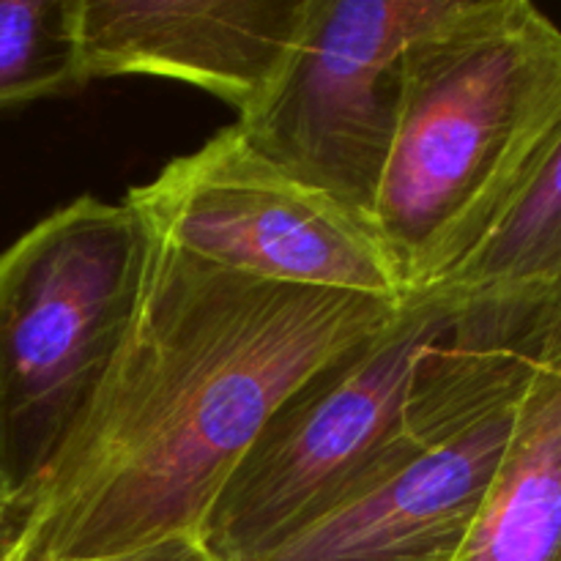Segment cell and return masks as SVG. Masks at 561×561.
Instances as JSON below:
<instances>
[{"mask_svg": "<svg viewBox=\"0 0 561 561\" xmlns=\"http://www.w3.org/2000/svg\"><path fill=\"white\" fill-rule=\"evenodd\" d=\"M126 203L159 241L228 272L387 301L409 296L370 219L263 157L236 124L131 186Z\"/></svg>", "mask_w": 561, "mask_h": 561, "instance_id": "8992f818", "label": "cell"}, {"mask_svg": "<svg viewBox=\"0 0 561 561\" xmlns=\"http://www.w3.org/2000/svg\"><path fill=\"white\" fill-rule=\"evenodd\" d=\"M85 85L75 0H0V110Z\"/></svg>", "mask_w": 561, "mask_h": 561, "instance_id": "8fae6325", "label": "cell"}, {"mask_svg": "<svg viewBox=\"0 0 561 561\" xmlns=\"http://www.w3.org/2000/svg\"><path fill=\"white\" fill-rule=\"evenodd\" d=\"M9 529H11V510L0 502V546H3L5 537H9Z\"/></svg>", "mask_w": 561, "mask_h": 561, "instance_id": "4fadbf2b", "label": "cell"}, {"mask_svg": "<svg viewBox=\"0 0 561 561\" xmlns=\"http://www.w3.org/2000/svg\"><path fill=\"white\" fill-rule=\"evenodd\" d=\"M447 0H307L277 82L236 121L266 159L373 222L405 47Z\"/></svg>", "mask_w": 561, "mask_h": 561, "instance_id": "52a82bcc", "label": "cell"}, {"mask_svg": "<svg viewBox=\"0 0 561 561\" xmlns=\"http://www.w3.org/2000/svg\"><path fill=\"white\" fill-rule=\"evenodd\" d=\"M561 301H463L381 458L261 561H455L513 444Z\"/></svg>", "mask_w": 561, "mask_h": 561, "instance_id": "3957f363", "label": "cell"}, {"mask_svg": "<svg viewBox=\"0 0 561 561\" xmlns=\"http://www.w3.org/2000/svg\"><path fill=\"white\" fill-rule=\"evenodd\" d=\"M148 230L75 197L0 252V502L11 520L102 383L135 312Z\"/></svg>", "mask_w": 561, "mask_h": 561, "instance_id": "277c9868", "label": "cell"}, {"mask_svg": "<svg viewBox=\"0 0 561 561\" xmlns=\"http://www.w3.org/2000/svg\"><path fill=\"white\" fill-rule=\"evenodd\" d=\"M403 301L266 283L148 233L124 340L0 561H80L201 537L230 471L321 367Z\"/></svg>", "mask_w": 561, "mask_h": 561, "instance_id": "6da1fadb", "label": "cell"}, {"mask_svg": "<svg viewBox=\"0 0 561 561\" xmlns=\"http://www.w3.org/2000/svg\"><path fill=\"white\" fill-rule=\"evenodd\" d=\"M442 288L463 301H561V131L507 217Z\"/></svg>", "mask_w": 561, "mask_h": 561, "instance_id": "30bf717a", "label": "cell"}, {"mask_svg": "<svg viewBox=\"0 0 561 561\" xmlns=\"http://www.w3.org/2000/svg\"><path fill=\"white\" fill-rule=\"evenodd\" d=\"M458 310L442 285L409 294L387 327L307 378L214 496L203 546L219 561H261L345 502L387 449Z\"/></svg>", "mask_w": 561, "mask_h": 561, "instance_id": "5b68a950", "label": "cell"}, {"mask_svg": "<svg viewBox=\"0 0 561 561\" xmlns=\"http://www.w3.org/2000/svg\"><path fill=\"white\" fill-rule=\"evenodd\" d=\"M561 131V31L529 0H447L405 47L373 225L405 294L447 283Z\"/></svg>", "mask_w": 561, "mask_h": 561, "instance_id": "7a4b0ae2", "label": "cell"}, {"mask_svg": "<svg viewBox=\"0 0 561 561\" xmlns=\"http://www.w3.org/2000/svg\"><path fill=\"white\" fill-rule=\"evenodd\" d=\"M80 561H219V559L203 546L201 537H173V540L137 548V551H129V553H115V557L80 559Z\"/></svg>", "mask_w": 561, "mask_h": 561, "instance_id": "7c38bea8", "label": "cell"}, {"mask_svg": "<svg viewBox=\"0 0 561 561\" xmlns=\"http://www.w3.org/2000/svg\"><path fill=\"white\" fill-rule=\"evenodd\" d=\"M307 0H75L88 82L162 77L195 85L241 115L277 82Z\"/></svg>", "mask_w": 561, "mask_h": 561, "instance_id": "ba28073f", "label": "cell"}, {"mask_svg": "<svg viewBox=\"0 0 561 561\" xmlns=\"http://www.w3.org/2000/svg\"><path fill=\"white\" fill-rule=\"evenodd\" d=\"M455 561H561V316L526 389L507 458Z\"/></svg>", "mask_w": 561, "mask_h": 561, "instance_id": "9c48e42d", "label": "cell"}]
</instances>
